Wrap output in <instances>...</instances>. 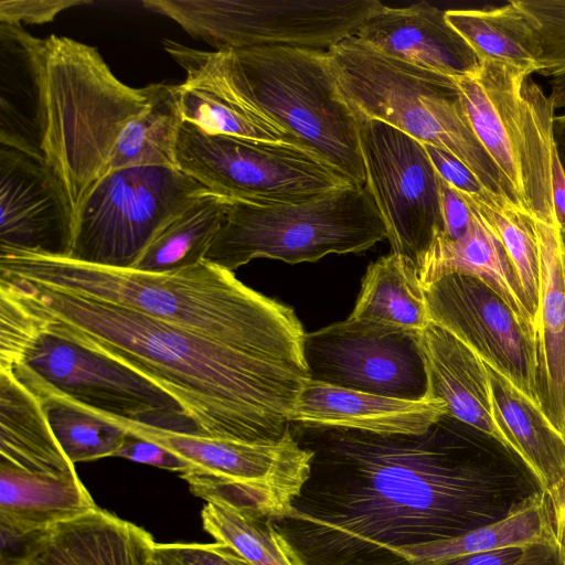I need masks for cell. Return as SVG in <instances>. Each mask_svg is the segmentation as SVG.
<instances>
[{"label":"cell","instance_id":"6da1fadb","mask_svg":"<svg viewBox=\"0 0 565 565\" xmlns=\"http://www.w3.org/2000/svg\"><path fill=\"white\" fill-rule=\"evenodd\" d=\"M448 414L418 435L290 424L312 451L321 501L295 507L299 543L340 564L448 540L498 522L544 491L530 468L494 439Z\"/></svg>","mask_w":565,"mask_h":565},{"label":"cell","instance_id":"7a4b0ae2","mask_svg":"<svg viewBox=\"0 0 565 565\" xmlns=\"http://www.w3.org/2000/svg\"><path fill=\"white\" fill-rule=\"evenodd\" d=\"M0 278L41 329L130 367L173 396L196 435L262 444L290 431L291 411L310 380L305 355L247 351L117 303Z\"/></svg>","mask_w":565,"mask_h":565},{"label":"cell","instance_id":"3957f363","mask_svg":"<svg viewBox=\"0 0 565 565\" xmlns=\"http://www.w3.org/2000/svg\"><path fill=\"white\" fill-rule=\"evenodd\" d=\"M0 276L97 298L247 351L305 355L306 333L295 311L202 262L148 273L32 253L0 254Z\"/></svg>","mask_w":565,"mask_h":565},{"label":"cell","instance_id":"277c9868","mask_svg":"<svg viewBox=\"0 0 565 565\" xmlns=\"http://www.w3.org/2000/svg\"><path fill=\"white\" fill-rule=\"evenodd\" d=\"M163 46L179 64L217 76L354 185H365L359 121L338 93L328 51L273 46L207 52L170 40Z\"/></svg>","mask_w":565,"mask_h":565},{"label":"cell","instance_id":"5b68a950","mask_svg":"<svg viewBox=\"0 0 565 565\" xmlns=\"http://www.w3.org/2000/svg\"><path fill=\"white\" fill-rule=\"evenodd\" d=\"M150 86L121 83L98 50L51 34L41 45V153L74 215L107 173L119 138L148 106Z\"/></svg>","mask_w":565,"mask_h":565},{"label":"cell","instance_id":"8992f818","mask_svg":"<svg viewBox=\"0 0 565 565\" xmlns=\"http://www.w3.org/2000/svg\"><path fill=\"white\" fill-rule=\"evenodd\" d=\"M328 53L338 93L358 121L380 120L450 152L487 190L521 207L476 136L452 77L388 56L356 36Z\"/></svg>","mask_w":565,"mask_h":565},{"label":"cell","instance_id":"52a82bcc","mask_svg":"<svg viewBox=\"0 0 565 565\" xmlns=\"http://www.w3.org/2000/svg\"><path fill=\"white\" fill-rule=\"evenodd\" d=\"M387 238L367 188L347 185L295 204L228 200L205 262L230 271L256 258L312 263L329 254L361 253Z\"/></svg>","mask_w":565,"mask_h":565},{"label":"cell","instance_id":"ba28073f","mask_svg":"<svg viewBox=\"0 0 565 565\" xmlns=\"http://www.w3.org/2000/svg\"><path fill=\"white\" fill-rule=\"evenodd\" d=\"M454 79L476 136L521 207L536 221L556 224L551 97L529 71L492 60L480 61L475 72Z\"/></svg>","mask_w":565,"mask_h":565},{"label":"cell","instance_id":"9c48e42d","mask_svg":"<svg viewBox=\"0 0 565 565\" xmlns=\"http://www.w3.org/2000/svg\"><path fill=\"white\" fill-rule=\"evenodd\" d=\"M98 414V413H97ZM129 435L154 443L190 465L181 475L202 499L246 503L273 521L294 511L311 475L313 454L289 431L274 443L225 440L103 415Z\"/></svg>","mask_w":565,"mask_h":565},{"label":"cell","instance_id":"30bf717a","mask_svg":"<svg viewBox=\"0 0 565 565\" xmlns=\"http://www.w3.org/2000/svg\"><path fill=\"white\" fill-rule=\"evenodd\" d=\"M175 161L210 192L256 204L301 203L354 185L302 145L211 135L189 121L180 127Z\"/></svg>","mask_w":565,"mask_h":565},{"label":"cell","instance_id":"8fae6325","mask_svg":"<svg viewBox=\"0 0 565 565\" xmlns=\"http://www.w3.org/2000/svg\"><path fill=\"white\" fill-rule=\"evenodd\" d=\"M215 51L299 47L329 51L355 36L377 0H147Z\"/></svg>","mask_w":565,"mask_h":565},{"label":"cell","instance_id":"7c38bea8","mask_svg":"<svg viewBox=\"0 0 565 565\" xmlns=\"http://www.w3.org/2000/svg\"><path fill=\"white\" fill-rule=\"evenodd\" d=\"M205 192L210 191L202 183L177 168L114 170L90 189L77 207L67 258L134 268L156 234Z\"/></svg>","mask_w":565,"mask_h":565},{"label":"cell","instance_id":"4fadbf2b","mask_svg":"<svg viewBox=\"0 0 565 565\" xmlns=\"http://www.w3.org/2000/svg\"><path fill=\"white\" fill-rule=\"evenodd\" d=\"M41 330L10 370L35 396H57L98 414L196 434L181 404L152 381L70 339Z\"/></svg>","mask_w":565,"mask_h":565},{"label":"cell","instance_id":"5bb4252c","mask_svg":"<svg viewBox=\"0 0 565 565\" xmlns=\"http://www.w3.org/2000/svg\"><path fill=\"white\" fill-rule=\"evenodd\" d=\"M365 186L383 217L391 253L418 269L435 236L444 231L439 174L424 145L383 121H359Z\"/></svg>","mask_w":565,"mask_h":565},{"label":"cell","instance_id":"9a60e30c","mask_svg":"<svg viewBox=\"0 0 565 565\" xmlns=\"http://www.w3.org/2000/svg\"><path fill=\"white\" fill-rule=\"evenodd\" d=\"M303 354L311 381L402 399L427 397L419 335L348 318L307 332Z\"/></svg>","mask_w":565,"mask_h":565},{"label":"cell","instance_id":"2e32d148","mask_svg":"<svg viewBox=\"0 0 565 565\" xmlns=\"http://www.w3.org/2000/svg\"><path fill=\"white\" fill-rule=\"evenodd\" d=\"M423 288L430 322L541 406L536 340L507 302L482 280L462 274L446 275Z\"/></svg>","mask_w":565,"mask_h":565},{"label":"cell","instance_id":"e0dca14e","mask_svg":"<svg viewBox=\"0 0 565 565\" xmlns=\"http://www.w3.org/2000/svg\"><path fill=\"white\" fill-rule=\"evenodd\" d=\"M75 215L41 158L0 143V253L70 256Z\"/></svg>","mask_w":565,"mask_h":565},{"label":"cell","instance_id":"ac0fdd59","mask_svg":"<svg viewBox=\"0 0 565 565\" xmlns=\"http://www.w3.org/2000/svg\"><path fill=\"white\" fill-rule=\"evenodd\" d=\"M439 398L402 399L309 380L291 411L290 424L377 435H418L447 415Z\"/></svg>","mask_w":565,"mask_h":565},{"label":"cell","instance_id":"d6986e66","mask_svg":"<svg viewBox=\"0 0 565 565\" xmlns=\"http://www.w3.org/2000/svg\"><path fill=\"white\" fill-rule=\"evenodd\" d=\"M355 36L388 56L452 78L471 74L480 63L445 11L426 1L383 4Z\"/></svg>","mask_w":565,"mask_h":565},{"label":"cell","instance_id":"ffe728a7","mask_svg":"<svg viewBox=\"0 0 565 565\" xmlns=\"http://www.w3.org/2000/svg\"><path fill=\"white\" fill-rule=\"evenodd\" d=\"M157 543L100 508L39 534L13 565H153Z\"/></svg>","mask_w":565,"mask_h":565},{"label":"cell","instance_id":"44dd1931","mask_svg":"<svg viewBox=\"0 0 565 565\" xmlns=\"http://www.w3.org/2000/svg\"><path fill=\"white\" fill-rule=\"evenodd\" d=\"M470 206V205H469ZM467 233L450 241L438 233L417 269L423 287L449 274L476 277L494 290L536 340V315L498 234L472 206Z\"/></svg>","mask_w":565,"mask_h":565},{"label":"cell","instance_id":"7402d4cb","mask_svg":"<svg viewBox=\"0 0 565 565\" xmlns=\"http://www.w3.org/2000/svg\"><path fill=\"white\" fill-rule=\"evenodd\" d=\"M419 344L428 377L427 397L441 399L449 416L508 449L494 422L483 361L433 322L419 334Z\"/></svg>","mask_w":565,"mask_h":565},{"label":"cell","instance_id":"603a6c76","mask_svg":"<svg viewBox=\"0 0 565 565\" xmlns=\"http://www.w3.org/2000/svg\"><path fill=\"white\" fill-rule=\"evenodd\" d=\"M541 253L536 313L537 386L542 409L565 436V238L536 221Z\"/></svg>","mask_w":565,"mask_h":565},{"label":"cell","instance_id":"cb8c5ba5","mask_svg":"<svg viewBox=\"0 0 565 565\" xmlns=\"http://www.w3.org/2000/svg\"><path fill=\"white\" fill-rule=\"evenodd\" d=\"M41 45L21 24L0 23V143L42 159Z\"/></svg>","mask_w":565,"mask_h":565},{"label":"cell","instance_id":"d4e9b609","mask_svg":"<svg viewBox=\"0 0 565 565\" xmlns=\"http://www.w3.org/2000/svg\"><path fill=\"white\" fill-rule=\"evenodd\" d=\"M96 508L77 473L55 477L0 462V532L38 535Z\"/></svg>","mask_w":565,"mask_h":565},{"label":"cell","instance_id":"484cf974","mask_svg":"<svg viewBox=\"0 0 565 565\" xmlns=\"http://www.w3.org/2000/svg\"><path fill=\"white\" fill-rule=\"evenodd\" d=\"M494 422L515 454L550 493L565 481V436L541 406L487 366Z\"/></svg>","mask_w":565,"mask_h":565},{"label":"cell","instance_id":"4316f807","mask_svg":"<svg viewBox=\"0 0 565 565\" xmlns=\"http://www.w3.org/2000/svg\"><path fill=\"white\" fill-rule=\"evenodd\" d=\"M0 462L32 473L76 475L40 399L11 371H0Z\"/></svg>","mask_w":565,"mask_h":565},{"label":"cell","instance_id":"83f0119b","mask_svg":"<svg viewBox=\"0 0 565 565\" xmlns=\"http://www.w3.org/2000/svg\"><path fill=\"white\" fill-rule=\"evenodd\" d=\"M349 319L419 335L430 320L415 264L395 253L371 263Z\"/></svg>","mask_w":565,"mask_h":565},{"label":"cell","instance_id":"f1b7e54d","mask_svg":"<svg viewBox=\"0 0 565 565\" xmlns=\"http://www.w3.org/2000/svg\"><path fill=\"white\" fill-rule=\"evenodd\" d=\"M184 71L186 78L178 85L184 121L211 135L298 143L280 125L218 77L195 67Z\"/></svg>","mask_w":565,"mask_h":565},{"label":"cell","instance_id":"f546056e","mask_svg":"<svg viewBox=\"0 0 565 565\" xmlns=\"http://www.w3.org/2000/svg\"><path fill=\"white\" fill-rule=\"evenodd\" d=\"M531 544L556 548L545 491L498 522L452 539L398 547L391 556L406 565H439L462 556Z\"/></svg>","mask_w":565,"mask_h":565},{"label":"cell","instance_id":"4dcf8cb0","mask_svg":"<svg viewBox=\"0 0 565 565\" xmlns=\"http://www.w3.org/2000/svg\"><path fill=\"white\" fill-rule=\"evenodd\" d=\"M445 14L479 61H498L537 73L541 45L531 19L515 0L500 7L450 9Z\"/></svg>","mask_w":565,"mask_h":565},{"label":"cell","instance_id":"1f68e13d","mask_svg":"<svg viewBox=\"0 0 565 565\" xmlns=\"http://www.w3.org/2000/svg\"><path fill=\"white\" fill-rule=\"evenodd\" d=\"M226 205V198L212 192L196 196L156 234L134 269L166 273L204 262L223 224Z\"/></svg>","mask_w":565,"mask_h":565},{"label":"cell","instance_id":"d6a6232c","mask_svg":"<svg viewBox=\"0 0 565 565\" xmlns=\"http://www.w3.org/2000/svg\"><path fill=\"white\" fill-rule=\"evenodd\" d=\"M202 510L204 530L236 551L252 565H307L274 521L253 507L213 495Z\"/></svg>","mask_w":565,"mask_h":565},{"label":"cell","instance_id":"836d02e7","mask_svg":"<svg viewBox=\"0 0 565 565\" xmlns=\"http://www.w3.org/2000/svg\"><path fill=\"white\" fill-rule=\"evenodd\" d=\"M149 86L148 106L124 130L115 148L109 172L130 167L177 168V140L184 121L179 87L164 83Z\"/></svg>","mask_w":565,"mask_h":565},{"label":"cell","instance_id":"e575fe53","mask_svg":"<svg viewBox=\"0 0 565 565\" xmlns=\"http://www.w3.org/2000/svg\"><path fill=\"white\" fill-rule=\"evenodd\" d=\"M462 196V195H461ZM463 200L491 225L519 277L523 291L537 313L541 279V253L535 218L504 196L486 190Z\"/></svg>","mask_w":565,"mask_h":565},{"label":"cell","instance_id":"d590c367","mask_svg":"<svg viewBox=\"0 0 565 565\" xmlns=\"http://www.w3.org/2000/svg\"><path fill=\"white\" fill-rule=\"evenodd\" d=\"M36 397L72 463L116 456L129 435L100 414L78 404L52 395Z\"/></svg>","mask_w":565,"mask_h":565},{"label":"cell","instance_id":"8d00e7d4","mask_svg":"<svg viewBox=\"0 0 565 565\" xmlns=\"http://www.w3.org/2000/svg\"><path fill=\"white\" fill-rule=\"evenodd\" d=\"M41 331L33 312L0 281V371L12 370Z\"/></svg>","mask_w":565,"mask_h":565},{"label":"cell","instance_id":"74e56055","mask_svg":"<svg viewBox=\"0 0 565 565\" xmlns=\"http://www.w3.org/2000/svg\"><path fill=\"white\" fill-rule=\"evenodd\" d=\"M158 565H252L236 551L223 543L157 544Z\"/></svg>","mask_w":565,"mask_h":565},{"label":"cell","instance_id":"f35d334b","mask_svg":"<svg viewBox=\"0 0 565 565\" xmlns=\"http://www.w3.org/2000/svg\"><path fill=\"white\" fill-rule=\"evenodd\" d=\"M439 565H565L557 550L547 544L498 548L458 557Z\"/></svg>","mask_w":565,"mask_h":565},{"label":"cell","instance_id":"ab89813d","mask_svg":"<svg viewBox=\"0 0 565 565\" xmlns=\"http://www.w3.org/2000/svg\"><path fill=\"white\" fill-rule=\"evenodd\" d=\"M87 3L89 1L83 0H1L0 23H45L63 10Z\"/></svg>","mask_w":565,"mask_h":565},{"label":"cell","instance_id":"60d3db41","mask_svg":"<svg viewBox=\"0 0 565 565\" xmlns=\"http://www.w3.org/2000/svg\"><path fill=\"white\" fill-rule=\"evenodd\" d=\"M437 173L465 198L481 195L487 189L473 172L450 152L423 143Z\"/></svg>","mask_w":565,"mask_h":565},{"label":"cell","instance_id":"b9f144b4","mask_svg":"<svg viewBox=\"0 0 565 565\" xmlns=\"http://www.w3.org/2000/svg\"><path fill=\"white\" fill-rule=\"evenodd\" d=\"M115 457H121L166 470L178 471L180 475L191 468L186 461L166 448L131 435H128Z\"/></svg>","mask_w":565,"mask_h":565},{"label":"cell","instance_id":"7bdbcfd3","mask_svg":"<svg viewBox=\"0 0 565 565\" xmlns=\"http://www.w3.org/2000/svg\"><path fill=\"white\" fill-rule=\"evenodd\" d=\"M439 195L444 231L450 241L461 238L471 222V209L463 198L439 175Z\"/></svg>","mask_w":565,"mask_h":565},{"label":"cell","instance_id":"ee69618b","mask_svg":"<svg viewBox=\"0 0 565 565\" xmlns=\"http://www.w3.org/2000/svg\"><path fill=\"white\" fill-rule=\"evenodd\" d=\"M546 494L555 546L565 564V481Z\"/></svg>","mask_w":565,"mask_h":565},{"label":"cell","instance_id":"f6af8a7d","mask_svg":"<svg viewBox=\"0 0 565 565\" xmlns=\"http://www.w3.org/2000/svg\"><path fill=\"white\" fill-rule=\"evenodd\" d=\"M552 196L556 225L565 236V172L558 160L555 146L552 152Z\"/></svg>","mask_w":565,"mask_h":565},{"label":"cell","instance_id":"bcb514c9","mask_svg":"<svg viewBox=\"0 0 565 565\" xmlns=\"http://www.w3.org/2000/svg\"><path fill=\"white\" fill-rule=\"evenodd\" d=\"M553 139L558 160L565 172V114L553 119Z\"/></svg>","mask_w":565,"mask_h":565},{"label":"cell","instance_id":"7dc6e473","mask_svg":"<svg viewBox=\"0 0 565 565\" xmlns=\"http://www.w3.org/2000/svg\"><path fill=\"white\" fill-rule=\"evenodd\" d=\"M551 93L550 97L553 102V105L556 108L565 107V73L553 76L550 79Z\"/></svg>","mask_w":565,"mask_h":565},{"label":"cell","instance_id":"c3c4849f","mask_svg":"<svg viewBox=\"0 0 565 565\" xmlns=\"http://www.w3.org/2000/svg\"><path fill=\"white\" fill-rule=\"evenodd\" d=\"M153 565H158V564L153 563Z\"/></svg>","mask_w":565,"mask_h":565}]
</instances>
